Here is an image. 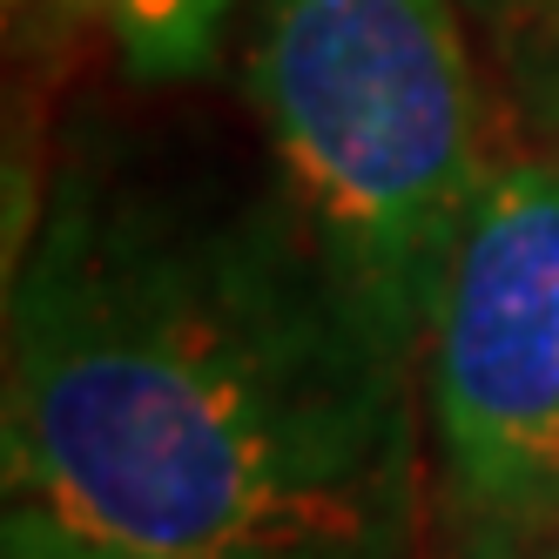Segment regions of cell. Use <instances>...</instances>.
<instances>
[{
  "mask_svg": "<svg viewBox=\"0 0 559 559\" xmlns=\"http://www.w3.org/2000/svg\"><path fill=\"white\" fill-rule=\"evenodd\" d=\"M405 365L310 229L74 176L8 297V499L148 559H378Z\"/></svg>",
  "mask_w": 559,
  "mask_h": 559,
  "instance_id": "6da1fadb",
  "label": "cell"
},
{
  "mask_svg": "<svg viewBox=\"0 0 559 559\" xmlns=\"http://www.w3.org/2000/svg\"><path fill=\"white\" fill-rule=\"evenodd\" d=\"M250 95L350 304L397 357L431 344L486 189L452 0H270Z\"/></svg>",
  "mask_w": 559,
  "mask_h": 559,
  "instance_id": "7a4b0ae2",
  "label": "cell"
},
{
  "mask_svg": "<svg viewBox=\"0 0 559 559\" xmlns=\"http://www.w3.org/2000/svg\"><path fill=\"white\" fill-rule=\"evenodd\" d=\"M431 418L472 559L559 533V163L486 169L431 324Z\"/></svg>",
  "mask_w": 559,
  "mask_h": 559,
  "instance_id": "3957f363",
  "label": "cell"
},
{
  "mask_svg": "<svg viewBox=\"0 0 559 559\" xmlns=\"http://www.w3.org/2000/svg\"><path fill=\"white\" fill-rule=\"evenodd\" d=\"M0 559H148V552L108 546V539H95V533H74V526H61V519H48V512H34V506H14V499H8Z\"/></svg>",
  "mask_w": 559,
  "mask_h": 559,
  "instance_id": "277c9868",
  "label": "cell"
},
{
  "mask_svg": "<svg viewBox=\"0 0 559 559\" xmlns=\"http://www.w3.org/2000/svg\"><path fill=\"white\" fill-rule=\"evenodd\" d=\"M195 0H129V14H155V21H182Z\"/></svg>",
  "mask_w": 559,
  "mask_h": 559,
  "instance_id": "5b68a950",
  "label": "cell"
},
{
  "mask_svg": "<svg viewBox=\"0 0 559 559\" xmlns=\"http://www.w3.org/2000/svg\"><path fill=\"white\" fill-rule=\"evenodd\" d=\"M552 559H559V552H552Z\"/></svg>",
  "mask_w": 559,
  "mask_h": 559,
  "instance_id": "8992f818",
  "label": "cell"
}]
</instances>
